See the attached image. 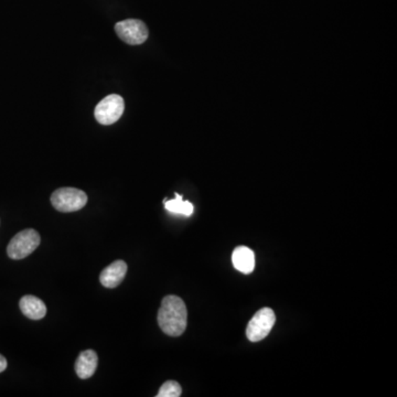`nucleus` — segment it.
<instances>
[{"instance_id": "5", "label": "nucleus", "mask_w": 397, "mask_h": 397, "mask_svg": "<svg viewBox=\"0 0 397 397\" xmlns=\"http://www.w3.org/2000/svg\"><path fill=\"white\" fill-rule=\"evenodd\" d=\"M276 317L273 309L263 308L255 314L254 317L249 322L246 328V335L249 341L258 342L270 335V330L275 325Z\"/></svg>"}, {"instance_id": "1", "label": "nucleus", "mask_w": 397, "mask_h": 397, "mask_svg": "<svg viewBox=\"0 0 397 397\" xmlns=\"http://www.w3.org/2000/svg\"><path fill=\"white\" fill-rule=\"evenodd\" d=\"M188 312L180 297L169 295L161 302L158 312V325L166 335L180 337L187 329Z\"/></svg>"}, {"instance_id": "8", "label": "nucleus", "mask_w": 397, "mask_h": 397, "mask_svg": "<svg viewBox=\"0 0 397 397\" xmlns=\"http://www.w3.org/2000/svg\"><path fill=\"white\" fill-rule=\"evenodd\" d=\"M99 364L97 353L93 350H86L81 353L76 362V372L80 379H90L97 371Z\"/></svg>"}, {"instance_id": "11", "label": "nucleus", "mask_w": 397, "mask_h": 397, "mask_svg": "<svg viewBox=\"0 0 397 397\" xmlns=\"http://www.w3.org/2000/svg\"><path fill=\"white\" fill-rule=\"evenodd\" d=\"M165 208L169 212L176 213V214H183L186 216H190L193 213V203L189 201L182 200L181 195L176 193V199L172 200L165 201Z\"/></svg>"}, {"instance_id": "9", "label": "nucleus", "mask_w": 397, "mask_h": 397, "mask_svg": "<svg viewBox=\"0 0 397 397\" xmlns=\"http://www.w3.org/2000/svg\"><path fill=\"white\" fill-rule=\"evenodd\" d=\"M21 312L27 318L32 320H41L47 314V306L43 301L32 295L22 297L19 302Z\"/></svg>"}, {"instance_id": "13", "label": "nucleus", "mask_w": 397, "mask_h": 397, "mask_svg": "<svg viewBox=\"0 0 397 397\" xmlns=\"http://www.w3.org/2000/svg\"><path fill=\"white\" fill-rule=\"evenodd\" d=\"M6 369H7V360L5 356L0 354V373H3Z\"/></svg>"}, {"instance_id": "6", "label": "nucleus", "mask_w": 397, "mask_h": 397, "mask_svg": "<svg viewBox=\"0 0 397 397\" xmlns=\"http://www.w3.org/2000/svg\"><path fill=\"white\" fill-rule=\"evenodd\" d=\"M115 32L120 39L130 46H139L148 39V28L138 19H127L115 25Z\"/></svg>"}, {"instance_id": "7", "label": "nucleus", "mask_w": 397, "mask_h": 397, "mask_svg": "<svg viewBox=\"0 0 397 397\" xmlns=\"http://www.w3.org/2000/svg\"><path fill=\"white\" fill-rule=\"evenodd\" d=\"M127 274V264L124 260H115L102 272L99 281L106 288H115L124 281Z\"/></svg>"}, {"instance_id": "10", "label": "nucleus", "mask_w": 397, "mask_h": 397, "mask_svg": "<svg viewBox=\"0 0 397 397\" xmlns=\"http://www.w3.org/2000/svg\"><path fill=\"white\" fill-rule=\"evenodd\" d=\"M232 262L241 273L251 274L255 267L254 252L246 246L237 247L232 255Z\"/></svg>"}, {"instance_id": "2", "label": "nucleus", "mask_w": 397, "mask_h": 397, "mask_svg": "<svg viewBox=\"0 0 397 397\" xmlns=\"http://www.w3.org/2000/svg\"><path fill=\"white\" fill-rule=\"evenodd\" d=\"M51 203L55 210L63 213L76 212L85 207L88 195L76 188H60L51 195Z\"/></svg>"}, {"instance_id": "3", "label": "nucleus", "mask_w": 397, "mask_h": 397, "mask_svg": "<svg viewBox=\"0 0 397 397\" xmlns=\"http://www.w3.org/2000/svg\"><path fill=\"white\" fill-rule=\"evenodd\" d=\"M40 242L41 239L36 230H24L16 234L11 239L7 247V254L11 260H24L38 249Z\"/></svg>"}, {"instance_id": "4", "label": "nucleus", "mask_w": 397, "mask_h": 397, "mask_svg": "<svg viewBox=\"0 0 397 397\" xmlns=\"http://www.w3.org/2000/svg\"><path fill=\"white\" fill-rule=\"evenodd\" d=\"M124 111V99L120 95L112 94L99 102L94 111V116L99 124L109 126L120 120Z\"/></svg>"}, {"instance_id": "12", "label": "nucleus", "mask_w": 397, "mask_h": 397, "mask_svg": "<svg viewBox=\"0 0 397 397\" xmlns=\"http://www.w3.org/2000/svg\"><path fill=\"white\" fill-rule=\"evenodd\" d=\"M182 394V389L179 383L176 381H167L161 385L157 397H180Z\"/></svg>"}]
</instances>
